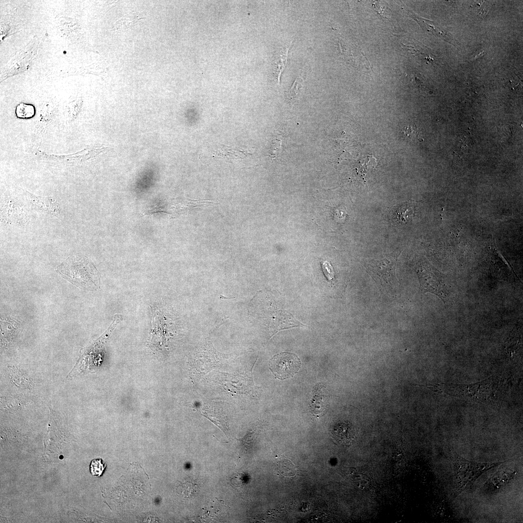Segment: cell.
<instances>
[{
  "label": "cell",
  "instance_id": "obj_1",
  "mask_svg": "<svg viewBox=\"0 0 523 523\" xmlns=\"http://www.w3.org/2000/svg\"><path fill=\"white\" fill-rule=\"evenodd\" d=\"M56 271L63 278L81 289H96L100 287L99 272L85 257L71 256L57 266Z\"/></svg>",
  "mask_w": 523,
  "mask_h": 523
},
{
  "label": "cell",
  "instance_id": "obj_2",
  "mask_svg": "<svg viewBox=\"0 0 523 523\" xmlns=\"http://www.w3.org/2000/svg\"><path fill=\"white\" fill-rule=\"evenodd\" d=\"M122 320L121 315H116L112 324L100 338L81 349L80 355L67 378L71 379L79 374L94 373L98 370L103 359L107 341Z\"/></svg>",
  "mask_w": 523,
  "mask_h": 523
},
{
  "label": "cell",
  "instance_id": "obj_3",
  "mask_svg": "<svg viewBox=\"0 0 523 523\" xmlns=\"http://www.w3.org/2000/svg\"><path fill=\"white\" fill-rule=\"evenodd\" d=\"M450 460L454 474L455 493L457 496L470 489L476 480L489 470L510 460L494 462H478L467 460L454 451L450 452Z\"/></svg>",
  "mask_w": 523,
  "mask_h": 523
},
{
  "label": "cell",
  "instance_id": "obj_4",
  "mask_svg": "<svg viewBox=\"0 0 523 523\" xmlns=\"http://www.w3.org/2000/svg\"><path fill=\"white\" fill-rule=\"evenodd\" d=\"M397 258L392 253L379 260L364 262L369 275L387 292L394 290L398 285L395 271Z\"/></svg>",
  "mask_w": 523,
  "mask_h": 523
},
{
  "label": "cell",
  "instance_id": "obj_5",
  "mask_svg": "<svg viewBox=\"0 0 523 523\" xmlns=\"http://www.w3.org/2000/svg\"><path fill=\"white\" fill-rule=\"evenodd\" d=\"M301 365L298 356L293 353L283 352L274 355L269 362V367L273 374L280 380L293 377L299 371Z\"/></svg>",
  "mask_w": 523,
  "mask_h": 523
},
{
  "label": "cell",
  "instance_id": "obj_6",
  "mask_svg": "<svg viewBox=\"0 0 523 523\" xmlns=\"http://www.w3.org/2000/svg\"><path fill=\"white\" fill-rule=\"evenodd\" d=\"M420 282V290L424 293L430 292L440 297L443 301L446 299L448 293L446 282L439 273L431 268L419 266L416 269Z\"/></svg>",
  "mask_w": 523,
  "mask_h": 523
},
{
  "label": "cell",
  "instance_id": "obj_7",
  "mask_svg": "<svg viewBox=\"0 0 523 523\" xmlns=\"http://www.w3.org/2000/svg\"><path fill=\"white\" fill-rule=\"evenodd\" d=\"M25 192L27 200L34 209L47 213L59 219L62 217L61 209L52 197L39 196L27 191Z\"/></svg>",
  "mask_w": 523,
  "mask_h": 523
},
{
  "label": "cell",
  "instance_id": "obj_8",
  "mask_svg": "<svg viewBox=\"0 0 523 523\" xmlns=\"http://www.w3.org/2000/svg\"><path fill=\"white\" fill-rule=\"evenodd\" d=\"M213 202L208 200H176L173 202L171 207V218L177 217L193 208L207 206L209 203Z\"/></svg>",
  "mask_w": 523,
  "mask_h": 523
},
{
  "label": "cell",
  "instance_id": "obj_9",
  "mask_svg": "<svg viewBox=\"0 0 523 523\" xmlns=\"http://www.w3.org/2000/svg\"><path fill=\"white\" fill-rule=\"evenodd\" d=\"M217 150L216 155L227 159H241L248 154H251V153L247 149L234 148L223 145H222L221 148Z\"/></svg>",
  "mask_w": 523,
  "mask_h": 523
},
{
  "label": "cell",
  "instance_id": "obj_10",
  "mask_svg": "<svg viewBox=\"0 0 523 523\" xmlns=\"http://www.w3.org/2000/svg\"><path fill=\"white\" fill-rule=\"evenodd\" d=\"M142 18L143 17L142 16L135 13L126 15L116 22L114 29L123 31L131 28L138 24Z\"/></svg>",
  "mask_w": 523,
  "mask_h": 523
},
{
  "label": "cell",
  "instance_id": "obj_11",
  "mask_svg": "<svg viewBox=\"0 0 523 523\" xmlns=\"http://www.w3.org/2000/svg\"><path fill=\"white\" fill-rule=\"evenodd\" d=\"M414 205L411 202H406L400 206L396 212V215L398 221L405 223L414 215Z\"/></svg>",
  "mask_w": 523,
  "mask_h": 523
},
{
  "label": "cell",
  "instance_id": "obj_12",
  "mask_svg": "<svg viewBox=\"0 0 523 523\" xmlns=\"http://www.w3.org/2000/svg\"><path fill=\"white\" fill-rule=\"evenodd\" d=\"M303 87V80L301 77H297L287 93V98L291 104L294 103L299 99V92Z\"/></svg>",
  "mask_w": 523,
  "mask_h": 523
},
{
  "label": "cell",
  "instance_id": "obj_13",
  "mask_svg": "<svg viewBox=\"0 0 523 523\" xmlns=\"http://www.w3.org/2000/svg\"><path fill=\"white\" fill-rule=\"evenodd\" d=\"M15 112L18 118H29L34 115L35 109L31 105L20 103L16 107Z\"/></svg>",
  "mask_w": 523,
  "mask_h": 523
},
{
  "label": "cell",
  "instance_id": "obj_14",
  "mask_svg": "<svg viewBox=\"0 0 523 523\" xmlns=\"http://www.w3.org/2000/svg\"><path fill=\"white\" fill-rule=\"evenodd\" d=\"M197 485L193 482H185L182 483L178 488V491L184 496L190 497L193 496L197 492Z\"/></svg>",
  "mask_w": 523,
  "mask_h": 523
},
{
  "label": "cell",
  "instance_id": "obj_15",
  "mask_svg": "<svg viewBox=\"0 0 523 523\" xmlns=\"http://www.w3.org/2000/svg\"><path fill=\"white\" fill-rule=\"evenodd\" d=\"M106 466V463L102 462L101 459H93L90 464V472L93 476L99 477L102 474Z\"/></svg>",
  "mask_w": 523,
  "mask_h": 523
},
{
  "label": "cell",
  "instance_id": "obj_16",
  "mask_svg": "<svg viewBox=\"0 0 523 523\" xmlns=\"http://www.w3.org/2000/svg\"><path fill=\"white\" fill-rule=\"evenodd\" d=\"M354 481L356 485L362 489L369 487L371 482L369 477L362 473H357L354 477Z\"/></svg>",
  "mask_w": 523,
  "mask_h": 523
},
{
  "label": "cell",
  "instance_id": "obj_17",
  "mask_svg": "<svg viewBox=\"0 0 523 523\" xmlns=\"http://www.w3.org/2000/svg\"><path fill=\"white\" fill-rule=\"evenodd\" d=\"M350 431L349 428L346 425L344 424L339 425L335 429V435L337 439L343 440V439L349 438L351 433Z\"/></svg>",
  "mask_w": 523,
  "mask_h": 523
},
{
  "label": "cell",
  "instance_id": "obj_18",
  "mask_svg": "<svg viewBox=\"0 0 523 523\" xmlns=\"http://www.w3.org/2000/svg\"><path fill=\"white\" fill-rule=\"evenodd\" d=\"M321 265L323 273L326 278L329 281H333L334 279V274L333 267L327 261L322 262L321 263Z\"/></svg>",
  "mask_w": 523,
  "mask_h": 523
},
{
  "label": "cell",
  "instance_id": "obj_19",
  "mask_svg": "<svg viewBox=\"0 0 523 523\" xmlns=\"http://www.w3.org/2000/svg\"><path fill=\"white\" fill-rule=\"evenodd\" d=\"M158 213H168L165 210V209H164L163 207H156L148 210L146 213H145L144 215H151Z\"/></svg>",
  "mask_w": 523,
  "mask_h": 523
}]
</instances>
